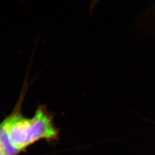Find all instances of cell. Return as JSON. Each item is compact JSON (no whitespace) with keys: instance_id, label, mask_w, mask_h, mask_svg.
Wrapping results in <instances>:
<instances>
[{"instance_id":"obj_3","label":"cell","mask_w":155,"mask_h":155,"mask_svg":"<svg viewBox=\"0 0 155 155\" xmlns=\"http://www.w3.org/2000/svg\"><path fill=\"white\" fill-rule=\"evenodd\" d=\"M98 1H100V0H93V3H92V5H95L97 2H98Z\"/></svg>"},{"instance_id":"obj_4","label":"cell","mask_w":155,"mask_h":155,"mask_svg":"<svg viewBox=\"0 0 155 155\" xmlns=\"http://www.w3.org/2000/svg\"><path fill=\"white\" fill-rule=\"evenodd\" d=\"M0 155H4L3 152V151H2V149L1 146H0Z\"/></svg>"},{"instance_id":"obj_1","label":"cell","mask_w":155,"mask_h":155,"mask_svg":"<svg viewBox=\"0 0 155 155\" xmlns=\"http://www.w3.org/2000/svg\"><path fill=\"white\" fill-rule=\"evenodd\" d=\"M1 125L10 142L19 153L38 140L54 141L58 138V130L53 124L52 115L41 106L31 118L15 113Z\"/></svg>"},{"instance_id":"obj_2","label":"cell","mask_w":155,"mask_h":155,"mask_svg":"<svg viewBox=\"0 0 155 155\" xmlns=\"http://www.w3.org/2000/svg\"><path fill=\"white\" fill-rule=\"evenodd\" d=\"M0 146L4 155H18L19 152L10 142L4 129L0 124Z\"/></svg>"}]
</instances>
